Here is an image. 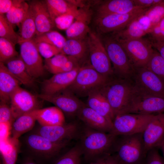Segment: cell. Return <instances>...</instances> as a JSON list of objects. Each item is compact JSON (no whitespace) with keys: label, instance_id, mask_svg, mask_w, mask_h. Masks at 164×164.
<instances>
[{"label":"cell","instance_id":"cell-18","mask_svg":"<svg viewBox=\"0 0 164 164\" xmlns=\"http://www.w3.org/2000/svg\"><path fill=\"white\" fill-rule=\"evenodd\" d=\"M144 12L124 29L112 33L111 35L117 39H128L142 38L146 34H150L154 26L144 14Z\"/></svg>","mask_w":164,"mask_h":164},{"label":"cell","instance_id":"cell-8","mask_svg":"<svg viewBox=\"0 0 164 164\" xmlns=\"http://www.w3.org/2000/svg\"><path fill=\"white\" fill-rule=\"evenodd\" d=\"M87 40L91 65L100 74L110 77L113 71L102 39L99 34L91 30Z\"/></svg>","mask_w":164,"mask_h":164},{"label":"cell","instance_id":"cell-42","mask_svg":"<svg viewBox=\"0 0 164 164\" xmlns=\"http://www.w3.org/2000/svg\"><path fill=\"white\" fill-rule=\"evenodd\" d=\"M36 43L39 53L45 59L51 58L61 53V50L50 44L43 42Z\"/></svg>","mask_w":164,"mask_h":164},{"label":"cell","instance_id":"cell-32","mask_svg":"<svg viewBox=\"0 0 164 164\" xmlns=\"http://www.w3.org/2000/svg\"><path fill=\"white\" fill-rule=\"evenodd\" d=\"M29 9V4L25 1L16 0L14 5L5 15L8 21L13 26L19 27Z\"/></svg>","mask_w":164,"mask_h":164},{"label":"cell","instance_id":"cell-34","mask_svg":"<svg viewBox=\"0 0 164 164\" xmlns=\"http://www.w3.org/2000/svg\"><path fill=\"white\" fill-rule=\"evenodd\" d=\"M33 39L36 43H46L57 47L61 50L67 40L59 32L53 30L36 36Z\"/></svg>","mask_w":164,"mask_h":164},{"label":"cell","instance_id":"cell-14","mask_svg":"<svg viewBox=\"0 0 164 164\" xmlns=\"http://www.w3.org/2000/svg\"><path fill=\"white\" fill-rule=\"evenodd\" d=\"M80 129L78 124L73 122L53 126L40 125L33 132L52 142H70L80 134Z\"/></svg>","mask_w":164,"mask_h":164},{"label":"cell","instance_id":"cell-2","mask_svg":"<svg viewBox=\"0 0 164 164\" xmlns=\"http://www.w3.org/2000/svg\"><path fill=\"white\" fill-rule=\"evenodd\" d=\"M117 136L110 133L99 131L86 127L80 135L79 143L83 155L87 160L93 161L110 154Z\"/></svg>","mask_w":164,"mask_h":164},{"label":"cell","instance_id":"cell-3","mask_svg":"<svg viewBox=\"0 0 164 164\" xmlns=\"http://www.w3.org/2000/svg\"><path fill=\"white\" fill-rule=\"evenodd\" d=\"M119 136L113 149L118 164H144L147 153L142 133Z\"/></svg>","mask_w":164,"mask_h":164},{"label":"cell","instance_id":"cell-6","mask_svg":"<svg viewBox=\"0 0 164 164\" xmlns=\"http://www.w3.org/2000/svg\"><path fill=\"white\" fill-rule=\"evenodd\" d=\"M110 78L98 73L91 64L84 65L67 88L78 97H86L91 90L104 85Z\"/></svg>","mask_w":164,"mask_h":164},{"label":"cell","instance_id":"cell-1","mask_svg":"<svg viewBox=\"0 0 164 164\" xmlns=\"http://www.w3.org/2000/svg\"><path fill=\"white\" fill-rule=\"evenodd\" d=\"M18 140L19 150L37 162L54 158L69 142H52L33 132L21 136Z\"/></svg>","mask_w":164,"mask_h":164},{"label":"cell","instance_id":"cell-27","mask_svg":"<svg viewBox=\"0 0 164 164\" xmlns=\"http://www.w3.org/2000/svg\"><path fill=\"white\" fill-rule=\"evenodd\" d=\"M36 121L40 125L53 126L65 123L64 114L56 106L39 108L34 110Z\"/></svg>","mask_w":164,"mask_h":164},{"label":"cell","instance_id":"cell-45","mask_svg":"<svg viewBox=\"0 0 164 164\" xmlns=\"http://www.w3.org/2000/svg\"><path fill=\"white\" fill-rule=\"evenodd\" d=\"M150 34L152 40L164 41V18L154 27Z\"/></svg>","mask_w":164,"mask_h":164},{"label":"cell","instance_id":"cell-50","mask_svg":"<svg viewBox=\"0 0 164 164\" xmlns=\"http://www.w3.org/2000/svg\"><path fill=\"white\" fill-rule=\"evenodd\" d=\"M151 42L153 47L155 49L164 59V41L152 40Z\"/></svg>","mask_w":164,"mask_h":164},{"label":"cell","instance_id":"cell-21","mask_svg":"<svg viewBox=\"0 0 164 164\" xmlns=\"http://www.w3.org/2000/svg\"><path fill=\"white\" fill-rule=\"evenodd\" d=\"M103 86L89 92L86 105L112 123L115 115L104 93Z\"/></svg>","mask_w":164,"mask_h":164},{"label":"cell","instance_id":"cell-25","mask_svg":"<svg viewBox=\"0 0 164 164\" xmlns=\"http://www.w3.org/2000/svg\"><path fill=\"white\" fill-rule=\"evenodd\" d=\"M21 84L5 64L0 62V101L9 104L11 96Z\"/></svg>","mask_w":164,"mask_h":164},{"label":"cell","instance_id":"cell-39","mask_svg":"<svg viewBox=\"0 0 164 164\" xmlns=\"http://www.w3.org/2000/svg\"><path fill=\"white\" fill-rule=\"evenodd\" d=\"M69 59V56L60 53L51 58L45 59V68L54 74L56 71L62 67Z\"/></svg>","mask_w":164,"mask_h":164},{"label":"cell","instance_id":"cell-19","mask_svg":"<svg viewBox=\"0 0 164 164\" xmlns=\"http://www.w3.org/2000/svg\"><path fill=\"white\" fill-rule=\"evenodd\" d=\"M36 28V35L52 30L55 26L45 1L33 0L29 3Z\"/></svg>","mask_w":164,"mask_h":164},{"label":"cell","instance_id":"cell-37","mask_svg":"<svg viewBox=\"0 0 164 164\" xmlns=\"http://www.w3.org/2000/svg\"><path fill=\"white\" fill-rule=\"evenodd\" d=\"M154 73L164 83V59L155 50L145 67Z\"/></svg>","mask_w":164,"mask_h":164},{"label":"cell","instance_id":"cell-15","mask_svg":"<svg viewBox=\"0 0 164 164\" xmlns=\"http://www.w3.org/2000/svg\"><path fill=\"white\" fill-rule=\"evenodd\" d=\"M19 44V55L29 73L34 79L42 76L45 68L36 43L33 39Z\"/></svg>","mask_w":164,"mask_h":164},{"label":"cell","instance_id":"cell-43","mask_svg":"<svg viewBox=\"0 0 164 164\" xmlns=\"http://www.w3.org/2000/svg\"><path fill=\"white\" fill-rule=\"evenodd\" d=\"M15 119L9 104L0 101V123H9L12 125Z\"/></svg>","mask_w":164,"mask_h":164},{"label":"cell","instance_id":"cell-47","mask_svg":"<svg viewBox=\"0 0 164 164\" xmlns=\"http://www.w3.org/2000/svg\"><path fill=\"white\" fill-rule=\"evenodd\" d=\"M12 125L9 123H0V142L5 141L10 138Z\"/></svg>","mask_w":164,"mask_h":164},{"label":"cell","instance_id":"cell-13","mask_svg":"<svg viewBox=\"0 0 164 164\" xmlns=\"http://www.w3.org/2000/svg\"><path fill=\"white\" fill-rule=\"evenodd\" d=\"M36 96L39 98L52 103L66 114L77 116L85 104L71 91L67 88L55 94H41Z\"/></svg>","mask_w":164,"mask_h":164},{"label":"cell","instance_id":"cell-35","mask_svg":"<svg viewBox=\"0 0 164 164\" xmlns=\"http://www.w3.org/2000/svg\"><path fill=\"white\" fill-rule=\"evenodd\" d=\"M82 155L80 145L77 144L61 156L53 164H80Z\"/></svg>","mask_w":164,"mask_h":164},{"label":"cell","instance_id":"cell-5","mask_svg":"<svg viewBox=\"0 0 164 164\" xmlns=\"http://www.w3.org/2000/svg\"><path fill=\"white\" fill-rule=\"evenodd\" d=\"M102 40L113 65L114 73L118 78L130 80L135 69L122 46L112 35L105 36Z\"/></svg>","mask_w":164,"mask_h":164},{"label":"cell","instance_id":"cell-44","mask_svg":"<svg viewBox=\"0 0 164 164\" xmlns=\"http://www.w3.org/2000/svg\"><path fill=\"white\" fill-rule=\"evenodd\" d=\"M144 164H164V159L157 149H153L148 152Z\"/></svg>","mask_w":164,"mask_h":164},{"label":"cell","instance_id":"cell-49","mask_svg":"<svg viewBox=\"0 0 164 164\" xmlns=\"http://www.w3.org/2000/svg\"><path fill=\"white\" fill-rule=\"evenodd\" d=\"M16 0H0V15L6 14L15 4Z\"/></svg>","mask_w":164,"mask_h":164},{"label":"cell","instance_id":"cell-9","mask_svg":"<svg viewBox=\"0 0 164 164\" xmlns=\"http://www.w3.org/2000/svg\"><path fill=\"white\" fill-rule=\"evenodd\" d=\"M116 39L124 48L135 69L146 66L154 50L151 41L142 37Z\"/></svg>","mask_w":164,"mask_h":164},{"label":"cell","instance_id":"cell-4","mask_svg":"<svg viewBox=\"0 0 164 164\" xmlns=\"http://www.w3.org/2000/svg\"><path fill=\"white\" fill-rule=\"evenodd\" d=\"M103 89L115 116L127 107L135 92L133 84L130 80L118 77L110 78Z\"/></svg>","mask_w":164,"mask_h":164},{"label":"cell","instance_id":"cell-11","mask_svg":"<svg viewBox=\"0 0 164 164\" xmlns=\"http://www.w3.org/2000/svg\"><path fill=\"white\" fill-rule=\"evenodd\" d=\"M148 8L138 7L126 13L110 15L96 17L95 24L98 33L107 34L121 30L134 19Z\"/></svg>","mask_w":164,"mask_h":164},{"label":"cell","instance_id":"cell-29","mask_svg":"<svg viewBox=\"0 0 164 164\" xmlns=\"http://www.w3.org/2000/svg\"><path fill=\"white\" fill-rule=\"evenodd\" d=\"M34 111L23 114L15 119L12 125L11 138L18 139L32 129L36 121Z\"/></svg>","mask_w":164,"mask_h":164},{"label":"cell","instance_id":"cell-33","mask_svg":"<svg viewBox=\"0 0 164 164\" xmlns=\"http://www.w3.org/2000/svg\"><path fill=\"white\" fill-rule=\"evenodd\" d=\"M45 1L51 17L54 22L55 19L57 17L79 9L68 0H46Z\"/></svg>","mask_w":164,"mask_h":164},{"label":"cell","instance_id":"cell-30","mask_svg":"<svg viewBox=\"0 0 164 164\" xmlns=\"http://www.w3.org/2000/svg\"><path fill=\"white\" fill-rule=\"evenodd\" d=\"M0 142L3 164H16L19 151V140L10 137L5 141Z\"/></svg>","mask_w":164,"mask_h":164},{"label":"cell","instance_id":"cell-10","mask_svg":"<svg viewBox=\"0 0 164 164\" xmlns=\"http://www.w3.org/2000/svg\"><path fill=\"white\" fill-rule=\"evenodd\" d=\"M135 90L129 104L118 114H152L164 112V97L142 93L135 88Z\"/></svg>","mask_w":164,"mask_h":164},{"label":"cell","instance_id":"cell-41","mask_svg":"<svg viewBox=\"0 0 164 164\" xmlns=\"http://www.w3.org/2000/svg\"><path fill=\"white\" fill-rule=\"evenodd\" d=\"M79 11V9L74 10L57 17L54 20L55 26L59 29L66 30L73 22Z\"/></svg>","mask_w":164,"mask_h":164},{"label":"cell","instance_id":"cell-40","mask_svg":"<svg viewBox=\"0 0 164 164\" xmlns=\"http://www.w3.org/2000/svg\"><path fill=\"white\" fill-rule=\"evenodd\" d=\"M144 14L154 27L164 18V0L159 4L147 9L144 12Z\"/></svg>","mask_w":164,"mask_h":164},{"label":"cell","instance_id":"cell-36","mask_svg":"<svg viewBox=\"0 0 164 164\" xmlns=\"http://www.w3.org/2000/svg\"><path fill=\"white\" fill-rule=\"evenodd\" d=\"M0 37L7 39L15 45L19 43V36L15 31L14 26L5 15H0Z\"/></svg>","mask_w":164,"mask_h":164},{"label":"cell","instance_id":"cell-51","mask_svg":"<svg viewBox=\"0 0 164 164\" xmlns=\"http://www.w3.org/2000/svg\"><path fill=\"white\" fill-rule=\"evenodd\" d=\"M21 164H38V163L32 159L28 157H26Z\"/></svg>","mask_w":164,"mask_h":164},{"label":"cell","instance_id":"cell-28","mask_svg":"<svg viewBox=\"0 0 164 164\" xmlns=\"http://www.w3.org/2000/svg\"><path fill=\"white\" fill-rule=\"evenodd\" d=\"M4 64L10 72L21 84L27 87L33 85L34 79L28 72L20 55L9 60Z\"/></svg>","mask_w":164,"mask_h":164},{"label":"cell","instance_id":"cell-7","mask_svg":"<svg viewBox=\"0 0 164 164\" xmlns=\"http://www.w3.org/2000/svg\"><path fill=\"white\" fill-rule=\"evenodd\" d=\"M155 114H116L113 121L110 133L116 136L142 133Z\"/></svg>","mask_w":164,"mask_h":164},{"label":"cell","instance_id":"cell-38","mask_svg":"<svg viewBox=\"0 0 164 164\" xmlns=\"http://www.w3.org/2000/svg\"><path fill=\"white\" fill-rule=\"evenodd\" d=\"M15 45L5 39L0 37V61L5 63L9 60L19 56Z\"/></svg>","mask_w":164,"mask_h":164},{"label":"cell","instance_id":"cell-16","mask_svg":"<svg viewBox=\"0 0 164 164\" xmlns=\"http://www.w3.org/2000/svg\"><path fill=\"white\" fill-rule=\"evenodd\" d=\"M146 151L160 148L164 142V112L155 114L142 133Z\"/></svg>","mask_w":164,"mask_h":164},{"label":"cell","instance_id":"cell-26","mask_svg":"<svg viewBox=\"0 0 164 164\" xmlns=\"http://www.w3.org/2000/svg\"><path fill=\"white\" fill-rule=\"evenodd\" d=\"M61 53L77 61L80 65L89 55L87 38L82 39H68L61 50Z\"/></svg>","mask_w":164,"mask_h":164},{"label":"cell","instance_id":"cell-53","mask_svg":"<svg viewBox=\"0 0 164 164\" xmlns=\"http://www.w3.org/2000/svg\"><path fill=\"white\" fill-rule=\"evenodd\" d=\"M0 164H3L2 163V162H1L0 163Z\"/></svg>","mask_w":164,"mask_h":164},{"label":"cell","instance_id":"cell-17","mask_svg":"<svg viewBox=\"0 0 164 164\" xmlns=\"http://www.w3.org/2000/svg\"><path fill=\"white\" fill-rule=\"evenodd\" d=\"M38 97L27 91L18 88L10 98L9 105L15 119L25 114L40 108Z\"/></svg>","mask_w":164,"mask_h":164},{"label":"cell","instance_id":"cell-22","mask_svg":"<svg viewBox=\"0 0 164 164\" xmlns=\"http://www.w3.org/2000/svg\"><path fill=\"white\" fill-rule=\"evenodd\" d=\"M80 67L70 71L54 74L45 80L43 84L42 94H53L68 88L73 82Z\"/></svg>","mask_w":164,"mask_h":164},{"label":"cell","instance_id":"cell-24","mask_svg":"<svg viewBox=\"0 0 164 164\" xmlns=\"http://www.w3.org/2000/svg\"><path fill=\"white\" fill-rule=\"evenodd\" d=\"M96 5L97 17L126 13L139 7L135 5L134 0H106L98 2Z\"/></svg>","mask_w":164,"mask_h":164},{"label":"cell","instance_id":"cell-23","mask_svg":"<svg viewBox=\"0 0 164 164\" xmlns=\"http://www.w3.org/2000/svg\"><path fill=\"white\" fill-rule=\"evenodd\" d=\"M77 116L90 128L107 133L111 131L112 123L106 118L84 104Z\"/></svg>","mask_w":164,"mask_h":164},{"label":"cell","instance_id":"cell-52","mask_svg":"<svg viewBox=\"0 0 164 164\" xmlns=\"http://www.w3.org/2000/svg\"><path fill=\"white\" fill-rule=\"evenodd\" d=\"M163 154V158L164 159V142L162 144V145H161L160 148Z\"/></svg>","mask_w":164,"mask_h":164},{"label":"cell","instance_id":"cell-46","mask_svg":"<svg viewBox=\"0 0 164 164\" xmlns=\"http://www.w3.org/2000/svg\"><path fill=\"white\" fill-rule=\"evenodd\" d=\"M90 164H118L114 155L108 154L94 160Z\"/></svg>","mask_w":164,"mask_h":164},{"label":"cell","instance_id":"cell-31","mask_svg":"<svg viewBox=\"0 0 164 164\" xmlns=\"http://www.w3.org/2000/svg\"><path fill=\"white\" fill-rule=\"evenodd\" d=\"M19 44L33 39L36 35V28L30 9L19 26Z\"/></svg>","mask_w":164,"mask_h":164},{"label":"cell","instance_id":"cell-20","mask_svg":"<svg viewBox=\"0 0 164 164\" xmlns=\"http://www.w3.org/2000/svg\"><path fill=\"white\" fill-rule=\"evenodd\" d=\"M79 10L73 22L66 30L68 39H85L91 30L89 25L93 16V11L89 7L79 9Z\"/></svg>","mask_w":164,"mask_h":164},{"label":"cell","instance_id":"cell-48","mask_svg":"<svg viewBox=\"0 0 164 164\" xmlns=\"http://www.w3.org/2000/svg\"><path fill=\"white\" fill-rule=\"evenodd\" d=\"M162 0H134L135 5L138 7L149 8L162 2Z\"/></svg>","mask_w":164,"mask_h":164},{"label":"cell","instance_id":"cell-12","mask_svg":"<svg viewBox=\"0 0 164 164\" xmlns=\"http://www.w3.org/2000/svg\"><path fill=\"white\" fill-rule=\"evenodd\" d=\"M135 89L145 94L164 97V83L146 67L135 69L133 77Z\"/></svg>","mask_w":164,"mask_h":164}]
</instances>
